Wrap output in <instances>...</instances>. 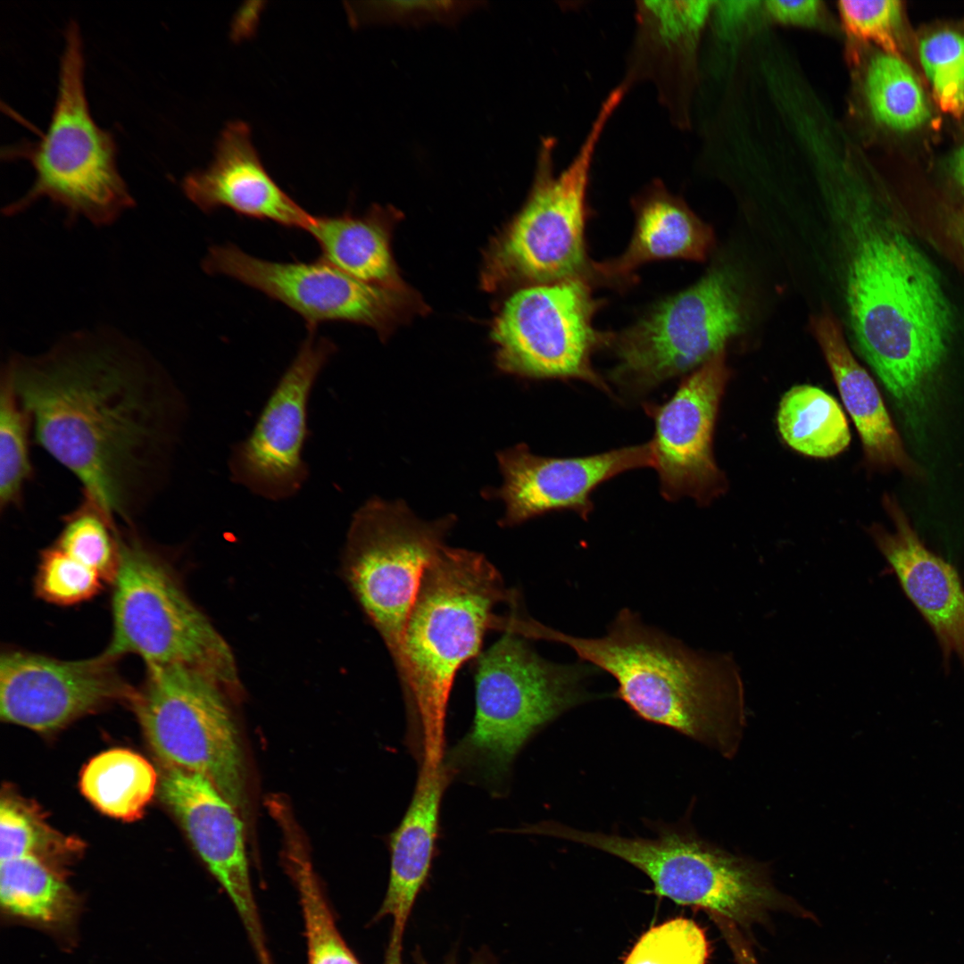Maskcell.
<instances>
[{
    "label": "cell",
    "instance_id": "cell-1",
    "mask_svg": "<svg viewBox=\"0 0 964 964\" xmlns=\"http://www.w3.org/2000/svg\"><path fill=\"white\" fill-rule=\"evenodd\" d=\"M33 440L115 523L164 492L188 419L185 394L147 351L120 336L77 332L2 366Z\"/></svg>",
    "mask_w": 964,
    "mask_h": 964
},
{
    "label": "cell",
    "instance_id": "cell-2",
    "mask_svg": "<svg viewBox=\"0 0 964 964\" xmlns=\"http://www.w3.org/2000/svg\"><path fill=\"white\" fill-rule=\"evenodd\" d=\"M858 347L916 423L949 347L953 315L935 269L905 232L869 214L852 221L846 280Z\"/></svg>",
    "mask_w": 964,
    "mask_h": 964
},
{
    "label": "cell",
    "instance_id": "cell-3",
    "mask_svg": "<svg viewBox=\"0 0 964 964\" xmlns=\"http://www.w3.org/2000/svg\"><path fill=\"white\" fill-rule=\"evenodd\" d=\"M533 639L569 647L611 675L616 695L641 719L733 757L744 724V685L734 659L693 650L622 609L601 637H577L536 621Z\"/></svg>",
    "mask_w": 964,
    "mask_h": 964
},
{
    "label": "cell",
    "instance_id": "cell-4",
    "mask_svg": "<svg viewBox=\"0 0 964 964\" xmlns=\"http://www.w3.org/2000/svg\"><path fill=\"white\" fill-rule=\"evenodd\" d=\"M519 602L481 553L445 545L425 570L395 665L407 709L408 738L420 761L444 760L446 710L455 675L479 652L489 629L516 633Z\"/></svg>",
    "mask_w": 964,
    "mask_h": 964
},
{
    "label": "cell",
    "instance_id": "cell-5",
    "mask_svg": "<svg viewBox=\"0 0 964 964\" xmlns=\"http://www.w3.org/2000/svg\"><path fill=\"white\" fill-rule=\"evenodd\" d=\"M512 632L478 656L475 715L444 763L461 777L499 793L518 753L540 729L593 698L586 680L599 669L585 661L560 664L541 657Z\"/></svg>",
    "mask_w": 964,
    "mask_h": 964
},
{
    "label": "cell",
    "instance_id": "cell-6",
    "mask_svg": "<svg viewBox=\"0 0 964 964\" xmlns=\"http://www.w3.org/2000/svg\"><path fill=\"white\" fill-rule=\"evenodd\" d=\"M56 98L47 129L37 141L8 146L6 160L23 159L35 172L30 188L3 209L17 215L40 199L62 207L71 220L114 223L135 200L117 167L113 135L93 119L87 100L83 41L71 20L64 30Z\"/></svg>",
    "mask_w": 964,
    "mask_h": 964
},
{
    "label": "cell",
    "instance_id": "cell-7",
    "mask_svg": "<svg viewBox=\"0 0 964 964\" xmlns=\"http://www.w3.org/2000/svg\"><path fill=\"white\" fill-rule=\"evenodd\" d=\"M624 94L618 87L608 95L576 156L557 175L554 141H542L528 199L488 250L482 276L486 288L574 278L594 281L586 244L590 170L605 126Z\"/></svg>",
    "mask_w": 964,
    "mask_h": 964
},
{
    "label": "cell",
    "instance_id": "cell-8",
    "mask_svg": "<svg viewBox=\"0 0 964 964\" xmlns=\"http://www.w3.org/2000/svg\"><path fill=\"white\" fill-rule=\"evenodd\" d=\"M120 561L112 581V635L105 652L132 653L147 666L196 669L224 688L237 677L229 647L193 603L168 563L135 526L119 528Z\"/></svg>",
    "mask_w": 964,
    "mask_h": 964
},
{
    "label": "cell",
    "instance_id": "cell-9",
    "mask_svg": "<svg viewBox=\"0 0 964 964\" xmlns=\"http://www.w3.org/2000/svg\"><path fill=\"white\" fill-rule=\"evenodd\" d=\"M544 835L607 852L644 872L652 892L679 905L705 910L738 927L786 905L763 863L731 853L692 832L666 828L654 838L578 830L547 822Z\"/></svg>",
    "mask_w": 964,
    "mask_h": 964
},
{
    "label": "cell",
    "instance_id": "cell-10",
    "mask_svg": "<svg viewBox=\"0 0 964 964\" xmlns=\"http://www.w3.org/2000/svg\"><path fill=\"white\" fill-rule=\"evenodd\" d=\"M734 272L718 264L694 284L656 303L636 322L611 334L616 364L610 381L641 396L688 375L720 352L746 323Z\"/></svg>",
    "mask_w": 964,
    "mask_h": 964
},
{
    "label": "cell",
    "instance_id": "cell-11",
    "mask_svg": "<svg viewBox=\"0 0 964 964\" xmlns=\"http://www.w3.org/2000/svg\"><path fill=\"white\" fill-rule=\"evenodd\" d=\"M223 688L194 668L153 665L131 702L165 766L204 776L243 816L249 800L247 769Z\"/></svg>",
    "mask_w": 964,
    "mask_h": 964
},
{
    "label": "cell",
    "instance_id": "cell-12",
    "mask_svg": "<svg viewBox=\"0 0 964 964\" xmlns=\"http://www.w3.org/2000/svg\"><path fill=\"white\" fill-rule=\"evenodd\" d=\"M454 521L452 515L421 520L403 502L379 498L365 502L352 518L345 576L395 665L425 570L445 545Z\"/></svg>",
    "mask_w": 964,
    "mask_h": 964
},
{
    "label": "cell",
    "instance_id": "cell-13",
    "mask_svg": "<svg viewBox=\"0 0 964 964\" xmlns=\"http://www.w3.org/2000/svg\"><path fill=\"white\" fill-rule=\"evenodd\" d=\"M591 284L574 278L514 293L492 326L498 367L529 378L582 380L613 395L593 367L594 353L609 345L611 334L594 327L602 302Z\"/></svg>",
    "mask_w": 964,
    "mask_h": 964
},
{
    "label": "cell",
    "instance_id": "cell-14",
    "mask_svg": "<svg viewBox=\"0 0 964 964\" xmlns=\"http://www.w3.org/2000/svg\"><path fill=\"white\" fill-rule=\"evenodd\" d=\"M209 274H222L253 287L319 323H360L384 334L413 307L408 289L357 279L322 259L276 262L253 257L233 245L212 246L203 261Z\"/></svg>",
    "mask_w": 964,
    "mask_h": 964
},
{
    "label": "cell",
    "instance_id": "cell-15",
    "mask_svg": "<svg viewBox=\"0 0 964 964\" xmlns=\"http://www.w3.org/2000/svg\"><path fill=\"white\" fill-rule=\"evenodd\" d=\"M335 351L328 339L313 336L301 345L250 433L231 447L228 468L234 484L272 502L288 500L302 490L309 477L303 459L309 401Z\"/></svg>",
    "mask_w": 964,
    "mask_h": 964
},
{
    "label": "cell",
    "instance_id": "cell-16",
    "mask_svg": "<svg viewBox=\"0 0 964 964\" xmlns=\"http://www.w3.org/2000/svg\"><path fill=\"white\" fill-rule=\"evenodd\" d=\"M729 377L723 351L689 373L668 401L644 405L654 421L650 443L665 500L689 497L706 505L724 492L725 478L715 461L713 436Z\"/></svg>",
    "mask_w": 964,
    "mask_h": 964
},
{
    "label": "cell",
    "instance_id": "cell-17",
    "mask_svg": "<svg viewBox=\"0 0 964 964\" xmlns=\"http://www.w3.org/2000/svg\"><path fill=\"white\" fill-rule=\"evenodd\" d=\"M105 652L64 661L23 650L3 652L0 716L38 732L60 729L114 702H131L135 690Z\"/></svg>",
    "mask_w": 964,
    "mask_h": 964
},
{
    "label": "cell",
    "instance_id": "cell-18",
    "mask_svg": "<svg viewBox=\"0 0 964 964\" xmlns=\"http://www.w3.org/2000/svg\"><path fill=\"white\" fill-rule=\"evenodd\" d=\"M162 800L239 916L259 964H272L253 896L238 810L204 776L165 766Z\"/></svg>",
    "mask_w": 964,
    "mask_h": 964
},
{
    "label": "cell",
    "instance_id": "cell-19",
    "mask_svg": "<svg viewBox=\"0 0 964 964\" xmlns=\"http://www.w3.org/2000/svg\"><path fill=\"white\" fill-rule=\"evenodd\" d=\"M503 478L490 493L505 507L501 523L515 526L553 511H571L587 520L594 510L591 495L603 482L628 470L654 466L650 442L578 457L534 454L523 444L497 456Z\"/></svg>",
    "mask_w": 964,
    "mask_h": 964
},
{
    "label": "cell",
    "instance_id": "cell-20",
    "mask_svg": "<svg viewBox=\"0 0 964 964\" xmlns=\"http://www.w3.org/2000/svg\"><path fill=\"white\" fill-rule=\"evenodd\" d=\"M182 189L204 212L227 207L244 216L306 231L313 218L267 172L243 121L227 125L212 162L206 169L187 174Z\"/></svg>",
    "mask_w": 964,
    "mask_h": 964
},
{
    "label": "cell",
    "instance_id": "cell-21",
    "mask_svg": "<svg viewBox=\"0 0 964 964\" xmlns=\"http://www.w3.org/2000/svg\"><path fill=\"white\" fill-rule=\"evenodd\" d=\"M894 529L869 528L902 587L933 629L945 659L964 664V588L953 567L930 552L903 513L891 505Z\"/></svg>",
    "mask_w": 964,
    "mask_h": 964
},
{
    "label": "cell",
    "instance_id": "cell-22",
    "mask_svg": "<svg viewBox=\"0 0 964 964\" xmlns=\"http://www.w3.org/2000/svg\"><path fill=\"white\" fill-rule=\"evenodd\" d=\"M452 779L444 760L420 762L410 804L389 835V881L373 921L392 918L390 944L403 945L412 908L429 876L439 831L441 802Z\"/></svg>",
    "mask_w": 964,
    "mask_h": 964
},
{
    "label": "cell",
    "instance_id": "cell-23",
    "mask_svg": "<svg viewBox=\"0 0 964 964\" xmlns=\"http://www.w3.org/2000/svg\"><path fill=\"white\" fill-rule=\"evenodd\" d=\"M635 227L625 251L594 262V281L621 286L635 280L642 265L659 260L703 262L712 251V228L678 196L654 182L633 200Z\"/></svg>",
    "mask_w": 964,
    "mask_h": 964
},
{
    "label": "cell",
    "instance_id": "cell-24",
    "mask_svg": "<svg viewBox=\"0 0 964 964\" xmlns=\"http://www.w3.org/2000/svg\"><path fill=\"white\" fill-rule=\"evenodd\" d=\"M810 323L866 457L873 464L906 467L907 455L881 395L851 352L840 323L829 312L814 316Z\"/></svg>",
    "mask_w": 964,
    "mask_h": 964
},
{
    "label": "cell",
    "instance_id": "cell-25",
    "mask_svg": "<svg viewBox=\"0 0 964 964\" xmlns=\"http://www.w3.org/2000/svg\"><path fill=\"white\" fill-rule=\"evenodd\" d=\"M391 220L379 207L363 216H313L307 229L318 242L322 260L362 281L408 289L390 249Z\"/></svg>",
    "mask_w": 964,
    "mask_h": 964
},
{
    "label": "cell",
    "instance_id": "cell-26",
    "mask_svg": "<svg viewBox=\"0 0 964 964\" xmlns=\"http://www.w3.org/2000/svg\"><path fill=\"white\" fill-rule=\"evenodd\" d=\"M152 764L138 753L111 749L89 760L80 775L86 798L103 813L122 820L142 816L156 787Z\"/></svg>",
    "mask_w": 964,
    "mask_h": 964
},
{
    "label": "cell",
    "instance_id": "cell-27",
    "mask_svg": "<svg viewBox=\"0 0 964 964\" xmlns=\"http://www.w3.org/2000/svg\"><path fill=\"white\" fill-rule=\"evenodd\" d=\"M286 864L299 895L307 943V964H361L342 937L314 872L299 829L281 823Z\"/></svg>",
    "mask_w": 964,
    "mask_h": 964
},
{
    "label": "cell",
    "instance_id": "cell-28",
    "mask_svg": "<svg viewBox=\"0 0 964 964\" xmlns=\"http://www.w3.org/2000/svg\"><path fill=\"white\" fill-rule=\"evenodd\" d=\"M783 439L805 455L827 458L844 451L851 435L839 403L824 390L795 386L783 396L777 414Z\"/></svg>",
    "mask_w": 964,
    "mask_h": 964
},
{
    "label": "cell",
    "instance_id": "cell-29",
    "mask_svg": "<svg viewBox=\"0 0 964 964\" xmlns=\"http://www.w3.org/2000/svg\"><path fill=\"white\" fill-rule=\"evenodd\" d=\"M0 864L1 902L9 914L43 924L71 918L74 910L71 891L38 855L29 854Z\"/></svg>",
    "mask_w": 964,
    "mask_h": 964
},
{
    "label": "cell",
    "instance_id": "cell-30",
    "mask_svg": "<svg viewBox=\"0 0 964 964\" xmlns=\"http://www.w3.org/2000/svg\"><path fill=\"white\" fill-rule=\"evenodd\" d=\"M865 94L873 117L889 129L912 130L930 118L919 80L900 56L885 53L871 60L866 74Z\"/></svg>",
    "mask_w": 964,
    "mask_h": 964
},
{
    "label": "cell",
    "instance_id": "cell-31",
    "mask_svg": "<svg viewBox=\"0 0 964 964\" xmlns=\"http://www.w3.org/2000/svg\"><path fill=\"white\" fill-rule=\"evenodd\" d=\"M30 418L11 381L0 379V510L23 506L25 489L34 476L30 455Z\"/></svg>",
    "mask_w": 964,
    "mask_h": 964
},
{
    "label": "cell",
    "instance_id": "cell-32",
    "mask_svg": "<svg viewBox=\"0 0 964 964\" xmlns=\"http://www.w3.org/2000/svg\"><path fill=\"white\" fill-rule=\"evenodd\" d=\"M62 523L54 544L112 582L120 561L118 524L86 497Z\"/></svg>",
    "mask_w": 964,
    "mask_h": 964
},
{
    "label": "cell",
    "instance_id": "cell-33",
    "mask_svg": "<svg viewBox=\"0 0 964 964\" xmlns=\"http://www.w3.org/2000/svg\"><path fill=\"white\" fill-rule=\"evenodd\" d=\"M919 58L939 108L955 118L964 115V35L941 29L919 44Z\"/></svg>",
    "mask_w": 964,
    "mask_h": 964
},
{
    "label": "cell",
    "instance_id": "cell-34",
    "mask_svg": "<svg viewBox=\"0 0 964 964\" xmlns=\"http://www.w3.org/2000/svg\"><path fill=\"white\" fill-rule=\"evenodd\" d=\"M704 930L694 920L676 918L647 930L623 964H706Z\"/></svg>",
    "mask_w": 964,
    "mask_h": 964
},
{
    "label": "cell",
    "instance_id": "cell-35",
    "mask_svg": "<svg viewBox=\"0 0 964 964\" xmlns=\"http://www.w3.org/2000/svg\"><path fill=\"white\" fill-rule=\"evenodd\" d=\"M106 582L99 572L54 544L41 552L35 590L43 600L74 605L96 596Z\"/></svg>",
    "mask_w": 964,
    "mask_h": 964
},
{
    "label": "cell",
    "instance_id": "cell-36",
    "mask_svg": "<svg viewBox=\"0 0 964 964\" xmlns=\"http://www.w3.org/2000/svg\"><path fill=\"white\" fill-rule=\"evenodd\" d=\"M839 11L850 36L870 41L885 54L900 56L903 7L896 0L841 1Z\"/></svg>",
    "mask_w": 964,
    "mask_h": 964
},
{
    "label": "cell",
    "instance_id": "cell-37",
    "mask_svg": "<svg viewBox=\"0 0 964 964\" xmlns=\"http://www.w3.org/2000/svg\"><path fill=\"white\" fill-rule=\"evenodd\" d=\"M48 842V834L29 810L10 797L0 804V860L37 855Z\"/></svg>",
    "mask_w": 964,
    "mask_h": 964
},
{
    "label": "cell",
    "instance_id": "cell-38",
    "mask_svg": "<svg viewBox=\"0 0 964 964\" xmlns=\"http://www.w3.org/2000/svg\"><path fill=\"white\" fill-rule=\"evenodd\" d=\"M472 3L457 1H388L360 7L366 21L398 22L449 21L470 10Z\"/></svg>",
    "mask_w": 964,
    "mask_h": 964
},
{
    "label": "cell",
    "instance_id": "cell-39",
    "mask_svg": "<svg viewBox=\"0 0 964 964\" xmlns=\"http://www.w3.org/2000/svg\"><path fill=\"white\" fill-rule=\"evenodd\" d=\"M769 14L780 22L810 26L818 22L821 13V3L816 0L766 2Z\"/></svg>",
    "mask_w": 964,
    "mask_h": 964
},
{
    "label": "cell",
    "instance_id": "cell-40",
    "mask_svg": "<svg viewBox=\"0 0 964 964\" xmlns=\"http://www.w3.org/2000/svg\"><path fill=\"white\" fill-rule=\"evenodd\" d=\"M712 919L730 947L736 964H759L751 945L735 923L720 917Z\"/></svg>",
    "mask_w": 964,
    "mask_h": 964
},
{
    "label": "cell",
    "instance_id": "cell-41",
    "mask_svg": "<svg viewBox=\"0 0 964 964\" xmlns=\"http://www.w3.org/2000/svg\"><path fill=\"white\" fill-rule=\"evenodd\" d=\"M756 2H725L720 6V14L727 24H733L743 19Z\"/></svg>",
    "mask_w": 964,
    "mask_h": 964
},
{
    "label": "cell",
    "instance_id": "cell-42",
    "mask_svg": "<svg viewBox=\"0 0 964 964\" xmlns=\"http://www.w3.org/2000/svg\"><path fill=\"white\" fill-rule=\"evenodd\" d=\"M413 959H414L416 964H428V962L421 956L420 951L415 952ZM444 964H458V963L456 962V958L454 956H450V957L447 958V960H445V962ZM468 964H497V963L494 961V960L493 959L492 956H490L486 952L483 951V952H480L477 953Z\"/></svg>",
    "mask_w": 964,
    "mask_h": 964
},
{
    "label": "cell",
    "instance_id": "cell-43",
    "mask_svg": "<svg viewBox=\"0 0 964 964\" xmlns=\"http://www.w3.org/2000/svg\"><path fill=\"white\" fill-rule=\"evenodd\" d=\"M951 170L957 184L964 191V145L952 155L951 160Z\"/></svg>",
    "mask_w": 964,
    "mask_h": 964
},
{
    "label": "cell",
    "instance_id": "cell-44",
    "mask_svg": "<svg viewBox=\"0 0 964 964\" xmlns=\"http://www.w3.org/2000/svg\"><path fill=\"white\" fill-rule=\"evenodd\" d=\"M951 235L964 250V212L955 214L950 221Z\"/></svg>",
    "mask_w": 964,
    "mask_h": 964
},
{
    "label": "cell",
    "instance_id": "cell-45",
    "mask_svg": "<svg viewBox=\"0 0 964 964\" xmlns=\"http://www.w3.org/2000/svg\"><path fill=\"white\" fill-rule=\"evenodd\" d=\"M403 945L387 944L382 964H404L402 958Z\"/></svg>",
    "mask_w": 964,
    "mask_h": 964
}]
</instances>
